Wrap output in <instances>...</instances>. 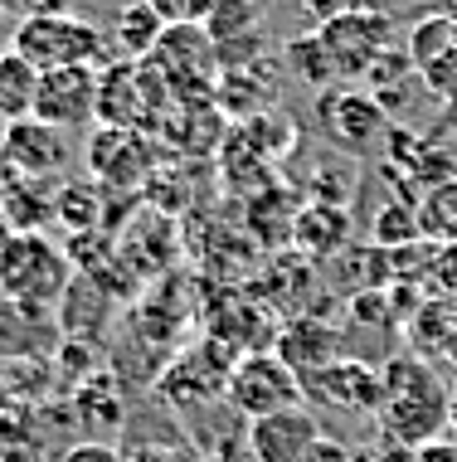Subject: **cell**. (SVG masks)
Segmentation results:
<instances>
[{"label":"cell","mask_w":457,"mask_h":462,"mask_svg":"<svg viewBox=\"0 0 457 462\" xmlns=\"http://www.w3.org/2000/svg\"><path fill=\"white\" fill-rule=\"evenodd\" d=\"M379 433L394 439L399 448H424L448 433L452 419V399L443 390V380L434 374V365L409 356H394L379 370Z\"/></svg>","instance_id":"6da1fadb"},{"label":"cell","mask_w":457,"mask_h":462,"mask_svg":"<svg viewBox=\"0 0 457 462\" xmlns=\"http://www.w3.org/2000/svg\"><path fill=\"white\" fill-rule=\"evenodd\" d=\"M10 49L24 54L40 73L54 69H107L113 64V40L97 30L93 20L59 10V15H30L15 24Z\"/></svg>","instance_id":"7a4b0ae2"},{"label":"cell","mask_w":457,"mask_h":462,"mask_svg":"<svg viewBox=\"0 0 457 462\" xmlns=\"http://www.w3.org/2000/svg\"><path fill=\"white\" fill-rule=\"evenodd\" d=\"M176 103L166 79L146 64L132 59H113L97 69V127H127V132H156L166 107Z\"/></svg>","instance_id":"3957f363"},{"label":"cell","mask_w":457,"mask_h":462,"mask_svg":"<svg viewBox=\"0 0 457 462\" xmlns=\"http://www.w3.org/2000/svg\"><path fill=\"white\" fill-rule=\"evenodd\" d=\"M316 127L345 156H375L389 142V107L365 83H336L316 93Z\"/></svg>","instance_id":"277c9868"},{"label":"cell","mask_w":457,"mask_h":462,"mask_svg":"<svg viewBox=\"0 0 457 462\" xmlns=\"http://www.w3.org/2000/svg\"><path fill=\"white\" fill-rule=\"evenodd\" d=\"M176 103H200V97H215L219 88V49L205 34V24H166L156 54L146 59Z\"/></svg>","instance_id":"5b68a950"},{"label":"cell","mask_w":457,"mask_h":462,"mask_svg":"<svg viewBox=\"0 0 457 462\" xmlns=\"http://www.w3.org/2000/svg\"><path fill=\"white\" fill-rule=\"evenodd\" d=\"M224 399H229V409H239L249 423L278 414V409L306 404V399H302V380L292 374V365L278 351H253V356L233 360Z\"/></svg>","instance_id":"8992f818"},{"label":"cell","mask_w":457,"mask_h":462,"mask_svg":"<svg viewBox=\"0 0 457 462\" xmlns=\"http://www.w3.org/2000/svg\"><path fill=\"white\" fill-rule=\"evenodd\" d=\"M69 273H73L69 258L59 254V248H49L40 234H24V239H15L0 254V282H5V292L30 311H40L49 302H64Z\"/></svg>","instance_id":"52a82bcc"},{"label":"cell","mask_w":457,"mask_h":462,"mask_svg":"<svg viewBox=\"0 0 457 462\" xmlns=\"http://www.w3.org/2000/svg\"><path fill=\"white\" fill-rule=\"evenodd\" d=\"M316 34L326 40L331 59H336V69H341V79H365L370 64L389 49V20H385V10H375L370 0H355L345 15L326 20Z\"/></svg>","instance_id":"ba28073f"},{"label":"cell","mask_w":457,"mask_h":462,"mask_svg":"<svg viewBox=\"0 0 457 462\" xmlns=\"http://www.w3.org/2000/svg\"><path fill=\"white\" fill-rule=\"evenodd\" d=\"M34 122L54 132H83L97 122V69H54L40 73Z\"/></svg>","instance_id":"9c48e42d"},{"label":"cell","mask_w":457,"mask_h":462,"mask_svg":"<svg viewBox=\"0 0 457 462\" xmlns=\"http://www.w3.org/2000/svg\"><path fill=\"white\" fill-rule=\"evenodd\" d=\"M151 142L146 132H127V127H97L88 136V171L103 190H137L151 176Z\"/></svg>","instance_id":"30bf717a"},{"label":"cell","mask_w":457,"mask_h":462,"mask_svg":"<svg viewBox=\"0 0 457 462\" xmlns=\"http://www.w3.org/2000/svg\"><path fill=\"white\" fill-rule=\"evenodd\" d=\"M302 399L321 409H345V414H379V370L365 365V360H331L326 370L306 374L302 380Z\"/></svg>","instance_id":"8fae6325"},{"label":"cell","mask_w":457,"mask_h":462,"mask_svg":"<svg viewBox=\"0 0 457 462\" xmlns=\"http://www.w3.org/2000/svg\"><path fill=\"white\" fill-rule=\"evenodd\" d=\"M316 439H321L316 409L292 404V409H278L268 419H253L243 429V453H249V462H302Z\"/></svg>","instance_id":"7c38bea8"},{"label":"cell","mask_w":457,"mask_h":462,"mask_svg":"<svg viewBox=\"0 0 457 462\" xmlns=\"http://www.w3.org/2000/svg\"><path fill=\"white\" fill-rule=\"evenodd\" d=\"M273 351L288 360L297 380H306V374L326 370L331 360H341V331L326 327V321H316V317H292L288 327L278 331Z\"/></svg>","instance_id":"4fadbf2b"},{"label":"cell","mask_w":457,"mask_h":462,"mask_svg":"<svg viewBox=\"0 0 457 462\" xmlns=\"http://www.w3.org/2000/svg\"><path fill=\"white\" fill-rule=\"evenodd\" d=\"M5 156L15 161L20 176H54V171H64L69 146H64V132H54V127H44V122L24 117V122H10Z\"/></svg>","instance_id":"5bb4252c"},{"label":"cell","mask_w":457,"mask_h":462,"mask_svg":"<svg viewBox=\"0 0 457 462\" xmlns=\"http://www.w3.org/2000/svg\"><path fill=\"white\" fill-rule=\"evenodd\" d=\"M345 239H351V215H345V205H321V199H312V205H302L297 215H292V244H297L302 254L326 258V254H336V248H345Z\"/></svg>","instance_id":"9a60e30c"},{"label":"cell","mask_w":457,"mask_h":462,"mask_svg":"<svg viewBox=\"0 0 457 462\" xmlns=\"http://www.w3.org/2000/svg\"><path fill=\"white\" fill-rule=\"evenodd\" d=\"M160 34H166V20L156 15L146 0H137V5H122L117 20H113V59H132V64H142V59L156 54Z\"/></svg>","instance_id":"2e32d148"},{"label":"cell","mask_w":457,"mask_h":462,"mask_svg":"<svg viewBox=\"0 0 457 462\" xmlns=\"http://www.w3.org/2000/svg\"><path fill=\"white\" fill-rule=\"evenodd\" d=\"M205 34L215 40V49H239L263 40V10L258 0H215L205 15Z\"/></svg>","instance_id":"e0dca14e"},{"label":"cell","mask_w":457,"mask_h":462,"mask_svg":"<svg viewBox=\"0 0 457 462\" xmlns=\"http://www.w3.org/2000/svg\"><path fill=\"white\" fill-rule=\"evenodd\" d=\"M34 93H40V69L5 44L0 49V117L5 122L34 117Z\"/></svg>","instance_id":"ac0fdd59"},{"label":"cell","mask_w":457,"mask_h":462,"mask_svg":"<svg viewBox=\"0 0 457 462\" xmlns=\"http://www.w3.org/2000/svg\"><path fill=\"white\" fill-rule=\"evenodd\" d=\"M282 64L297 73L312 93H326V88H336V83H345L341 69H336V59H331V49H326V40H321L316 30L288 40V49H282Z\"/></svg>","instance_id":"d6986e66"},{"label":"cell","mask_w":457,"mask_h":462,"mask_svg":"<svg viewBox=\"0 0 457 462\" xmlns=\"http://www.w3.org/2000/svg\"><path fill=\"white\" fill-rule=\"evenodd\" d=\"M97 205H103V185H97V180H73V185H64V190L54 195L59 219H64L73 234L93 229V224H97Z\"/></svg>","instance_id":"ffe728a7"},{"label":"cell","mask_w":457,"mask_h":462,"mask_svg":"<svg viewBox=\"0 0 457 462\" xmlns=\"http://www.w3.org/2000/svg\"><path fill=\"white\" fill-rule=\"evenodd\" d=\"M146 5H151L166 24H205L215 0H146Z\"/></svg>","instance_id":"44dd1931"},{"label":"cell","mask_w":457,"mask_h":462,"mask_svg":"<svg viewBox=\"0 0 457 462\" xmlns=\"http://www.w3.org/2000/svg\"><path fill=\"white\" fill-rule=\"evenodd\" d=\"M302 462H361V453H355L345 439H331V433H321V439L306 448Z\"/></svg>","instance_id":"7402d4cb"},{"label":"cell","mask_w":457,"mask_h":462,"mask_svg":"<svg viewBox=\"0 0 457 462\" xmlns=\"http://www.w3.org/2000/svg\"><path fill=\"white\" fill-rule=\"evenodd\" d=\"M297 5H302L306 15L316 20V30H321V24H326V20H336V15H345V10L355 5V0H297Z\"/></svg>","instance_id":"603a6c76"},{"label":"cell","mask_w":457,"mask_h":462,"mask_svg":"<svg viewBox=\"0 0 457 462\" xmlns=\"http://www.w3.org/2000/svg\"><path fill=\"white\" fill-rule=\"evenodd\" d=\"M409 462H457V443H452V439H434V443L414 448Z\"/></svg>","instance_id":"cb8c5ba5"},{"label":"cell","mask_w":457,"mask_h":462,"mask_svg":"<svg viewBox=\"0 0 457 462\" xmlns=\"http://www.w3.org/2000/svg\"><path fill=\"white\" fill-rule=\"evenodd\" d=\"M132 462H180V457L170 453V448H142V453L132 457Z\"/></svg>","instance_id":"d4e9b609"}]
</instances>
